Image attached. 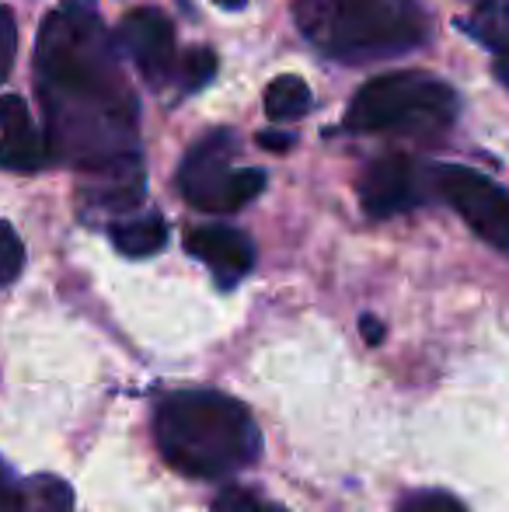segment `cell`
<instances>
[{
	"mask_svg": "<svg viewBox=\"0 0 509 512\" xmlns=\"http://www.w3.org/2000/svg\"><path fill=\"white\" fill-rule=\"evenodd\" d=\"M482 4H489V0H482Z\"/></svg>",
	"mask_w": 509,
	"mask_h": 512,
	"instance_id": "obj_25",
	"label": "cell"
},
{
	"mask_svg": "<svg viewBox=\"0 0 509 512\" xmlns=\"http://www.w3.org/2000/svg\"><path fill=\"white\" fill-rule=\"evenodd\" d=\"M154 439L171 471L196 481H224L262 453L252 411L220 391H175L157 401Z\"/></svg>",
	"mask_w": 509,
	"mask_h": 512,
	"instance_id": "obj_2",
	"label": "cell"
},
{
	"mask_svg": "<svg viewBox=\"0 0 509 512\" xmlns=\"http://www.w3.org/2000/svg\"><path fill=\"white\" fill-rule=\"evenodd\" d=\"M185 248L213 272V279H217L224 290L241 283L255 265L252 237L238 227H196L185 234Z\"/></svg>",
	"mask_w": 509,
	"mask_h": 512,
	"instance_id": "obj_9",
	"label": "cell"
},
{
	"mask_svg": "<svg viewBox=\"0 0 509 512\" xmlns=\"http://www.w3.org/2000/svg\"><path fill=\"white\" fill-rule=\"evenodd\" d=\"M25 269V244L11 223L0 220V286L14 283Z\"/></svg>",
	"mask_w": 509,
	"mask_h": 512,
	"instance_id": "obj_16",
	"label": "cell"
},
{
	"mask_svg": "<svg viewBox=\"0 0 509 512\" xmlns=\"http://www.w3.org/2000/svg\"><path fill=\"white\" fill-rule=\"evenodd\" d=\"M53 161L46 136L35 129L25 98H0V168L7 171H39Z\"/></svg>",
	"mask_w": 509,
	"mask_h": 512,
	"instance_id": "obj_10",
	"label": "cell"
},
{
	"mask_svg": "<svg viewBox=\"0 0 509 512\" xmlns=\"http://www.w3.org/2000/svg\"><path fill=\"white\" fill-rule=\"evenodd\" d=\"M293 14L304 39L339 63L391 60L429 39L419 0H297Z\"/></svg>",
	"mask_w": 509,
	"mask_h": 512,
	"instance_id": "obj_3",
	"label": "cell"
},
{
	"mask_svg": "<svg viewBox=\"0 0 509 512\" xmlns=\"http://www.w3.org/2000/svg\"><path fill=\"white\" fill-rule=\"evenodd\" d=\"M14 56H18V21L11 7H0V84L11 74Z\"/></svg>",
	"mask_w": 509,
	"mask_h": 512,
	"instance_id": "obj_20",
	"label": "cell"
},
{
	"mask_svg": "<svg viewBox=\"0 0 509 512\" xmlns=\"http://www.w3.org/2000/svg\"><path fill=\"white\" fill-rule=\"evenodd\" d=\"M398 512H468V506H464L461 499H454L450 492H436V488H429V492L408 495V499L398 506Z\"/></svg>",
	"mask_w": 509,
	"mask_h": 512,
	"instance_id": "obj_19",
	"label": "cell"
},
{
	"mask_svg": "<svg viewBox=\"0 0 509 512\" xmlns=\"http://www.w3.org/2000/svg\"><path fill=\"white\" fill-rule=\"evenodd\" d=\"M112 244L129 258H147L168 244V223L164 216L147 213V216H129V220L112 223Z\"/></svg>",
	"mask_w": 509,
	"mask_h": 512,
	"instance_id": "obj_13",
	"label": "cell"
},
{
	"mask_svg": "<svg viewBox=\"0 0 509 512\" xmlns=\"http://www.w3.org/2000/svg\"><path fill=\"white\" fill-rule=\"evenodd\" d=\"M116 46L133 60V67L140 70V77L150 88H161V84H168L175 77L178 67L175 28H171L168 14H161L157 7L129 11L116 32Z\"/></svg>",
	"mask_w": 509,
	"mask_h": 512,
	"instance_id": "obj_7",
	"label": "cell"
},
{
	"mask_svg": "<svg viewBox=\"0 0 509 512\" xmlns=\"http://www.w3.org/2000/svg\"><path fill=\"white\" fill-rule=\"evenodd\" d=\"M84 203L102 213H129L143 199V164L140 157L105 164L98 171H84Z\"/></svg>",
	"mask_w": 509,
	"mask_h": 512,
	"instance_id": "obj_11",
	"label": "cell"
},
{
	"mask_svg": "<svg viewBox=\"0 0 509 512\" xmlns=\"http://www.w3.org/2000/svg\"><path fill=\"white\" fill-rule=\"evenodd\" d=\"M457 119V95L433 74H384L353 95L342 126L367 136H440Z\"/></svg>",
	"mask_w": 509,
	"mask_h": 512,
	"instance_id": "obj_4",
	"label": "cell"
},
{
	"mask_svg": "<svg viewBox=\"0 0 509 512\" xmlns=\"http://www.w3.org/2000/svg\"><path fill=\"white\" fill-rule=\"evenodd\" d=\"M28 512H74V495L60 478H35L28 488Z\"/></svg>",
	"mask_w": 509,
	"mask_h": 512,
	"instance_id": "obj_15",
	"label": "cell"
},
{
	"mask_svg": "<svg viewBox=\"0 0 509 512\" xmlns=\"http://www.w3.org/2000/svg\"><path fill=\"white\" fill-rule=\"evenodd\" d=\"M360 331H363V338H367L370 345H381L384 342V324L377 321L374 314H363L360 317Z\"/></svg>",
	"mask_w": 509,
	"mask_h": 512,
	"instance_id": "obj_23",
	"label": "cell"
},
{
	"mask_svg": "<svg viewBox=\"0 0 509 512\" xmlns=\"http://www.w3.org/2000/svg\"><path fill=\"white\" fill-rule=\"evenodd\" d=\"M213 512H286V509L262 499V495L248 492V488L227 485L224 492L217 495V502H213Z\"/></svg>",
	"mask_w": 509,
	"mask_h": 512,
	"instance_id": "obj_17",
	"label": "cell"
},
{
	"mask_svg": "<svg viewBox=\"0 0 509 512\" xmlns=\"http://www.w3.org/2000/svg\"><path fill=\"white\" fill-rule=\"evenodd\" d=\"M429 189L447 206L457 209L464 223L489 248L509 258V192L464 164H436L429 168Z\"/></svg>",
	"mask_w": 509,
	"mask_h": 512,
	"instance_id": "obj_6",
	"label": "cell"
},
{
	"mask_svg": "<svg viewBox=\"0 0 509 512\" xmlns=\"http://www.w3.org/2000/svg\"><path fill=\"white\" fill-rule=\"evenodd\" d=\"M217 7H224V11H241V7L248 4V0H213Z\"/></svg>",
	"mask_w": 509,
	"mask_h": 512,
	"instance_id": "obj_24",
	"label": "cell"
},
{
	"mask_svg": "<svg viewBox=\"0 0 509 512\" xmlns=\"http://www.w3.org/2000/svg\"><path fill=\"white\" fill-rule=\"evenodd\" d=\"M35 84L49 126L46 143L56 161L98 171L140 157V108L95 0H63L42 21L35 42Z\"/></svg>",
	"mask_w": 509,
	"mask_h": 512,
	"instance_id": "obj_1",
	"label": "cell"
},
{
	"mask_svg": "<svg viewBox=\"0 0 509 512\" xmlns=\"http://www.w3.org/2000/svg\"><path fill=\"white\" fill-rule=\"evenodd\" d=\"M0 512H28V492L18 485L4 460H0Z\"/></svg>",
	"mask_w": 509,
	"mask_h": 512,
	"instance_id": "obj_21",
	"label": "cell"
},
{
	"mask_svg": "<svg viewBox=\"0 0 509 512\" xmlns=\"http://www.w3.org/2000/svg\"><path fill=\"white\" fill-rule=\"evenodd\" d=\"M311 88H307L300 77L283 74L265 88V115L272 122H293V119H304L311 112Z\"/></svg>",
	"mask_w": 509,
	"mask_h": 512,
	"instance_id": "obj_14",
	"label": "cell"
},
{
	"mask_svg": "<svg viewBox=\"0 0 509 512\" xmlns=\"http://www.w3.org/2000/svg\"><path fill=\"white\" fill-rule=\"evenodd\" d=\"M234 136L227 129H213L185 154L178 168V189L185 203L203 213H234L262 196L265 171L234 168Z\"/></svg>",
	"mask_w": 509,
	"mask_h": 512,
	"instance_id": "obj_5",
	"label": "cell"
},
{
	"mask_svg": "<svg viewBox=\"0 0 509 512\" xmlns=\"http://www.w3.org/2000/svg\"><path fill=\"white\" fill-rule=\"evenodd\" d=\"M258 147L286 154V150L293 147V133H283V129H265V133H258Z\"/></svg>",
	"mask_w": 509,
	"mask_h": 512,
	"instance_id": "obj_22",
	"label": "cell"
},
{
	"mask_svg": "<svg viewBox=\"0 0 509 512\" xmlns=\"http://www.w3.org/2000/svg\"><path fill=\"white\" fill-rule=\"evenodd\" d=\"M422 178H429V171L422 175L419 164H412V157L384 154V157H377V161H370V168L363 171L360 203L374 220L408 213V209H415L426 199Z\"/></svg>",
	"mask_w": 509,
	"mask_h": 512,
	"instance_id": "obj_8",
	"label": "cell"
},
{
	"mask_svg": "<svg viewBox=\"0 0 509 512\" xmlns=\"http://www.w3.org/2000/svg\"><path fill=\"white\" fill-rule=\"evenodd\" d=\"M213 77H217V56H213V49L199 46V49H192V53L182 60V88L185 91L206 88Z\"/></svg>",
	"mask_w": 509,
	"mask_h": 512,
	"instance_id": "obj_18",
	"label": "cell"
},
{
	"mask_svg": "<svg viewBox=\"0 0 509 512\" xmlns=\"http://www.w3.org/2000/svg\"><path fill=\"white\" fill-rule=\"evenodd\" d=\"M461 28L496 56V70L509 84V0H489V4H482L468 18H461Z\"/></svg>",
	"mask_w": 509,
	"mask_h": 512,
	"instance_id": "obj_12",
	"label": "cell"
}]
</instances>
